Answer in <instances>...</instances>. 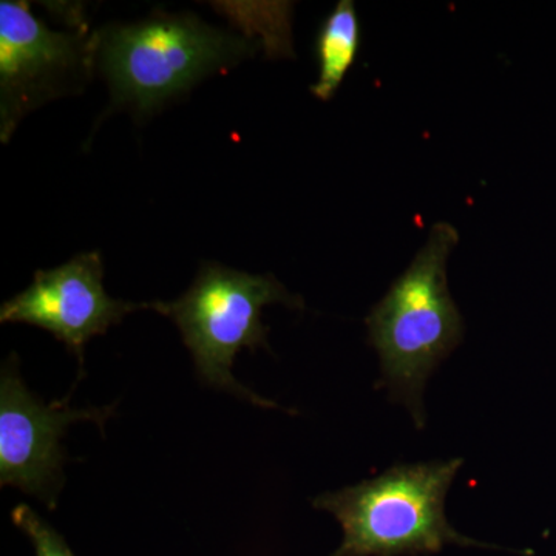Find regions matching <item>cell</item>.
<instances>
[{"instance_id":"3","label":"cell","mask_w":556,"mask_h":556,"mask_svg":"<svg viewBox=\"0 0 556 556\" xmlns=\"http://www.w3.org/2000/svg\"><path fill=\"white\" fill-rule=\"evenodd\" d=\"M251 43L193 14L155 13L93 35L94 68L108 80L113 108L149 115L200 80L232 68Z\"/></svg>"},{"instance_id":"1","label":"cell","mask_w":556,"mask_h":556,"mask_svg":"<svg viewBox=\"0 0 556 556\" xmlns=\"http://www.w3.org/2000/svg\"><path fill=\"white\" fill-rule=\"evenodd\" d=\"M459 236L448 223L430 230L426 247L365 318L380 361L379 388L426 427L424 391L431 372L464 339V320L448 291L447 260Z\"/></svg>"},{"instance_id":"8","label":"cell","mask_w":556,"mask_h":556,"mask_svg":"<svg viewBox=\"0 0 556 556\" xmlns=\"http://www.w3.org/2000/svg\"><path fill=\"white\" fill-rule=\"evenodd\" d=\"M361 47V24L351 0H340L321 24L317 35L318 79L311 87L314 97L329 101L353 67Z\"/></svg>"},{"instance_id":"7","label":"cell","mask_w":556,"mask_h":556,"mask_svg":"<svg viewBox=\"0 0 556 556\" xmlns=\"http://www.w3.org/2000/svg\"><path fill=\"white\" fill-rule=\"evenodd\" d=\"M102 278L100 252H86L58 268L38 270L30 287L3 303L0 321L46 329L83 365L84 348L91 338L105 334L127 314L150 308V303L110 298Z\"/></svg>"},{"instance_id":"2","label":"cell","mask_w":556,"mask_h":556,"mask_svg":"<svg viewBox=\"0 0 556 556\" xmlns=\"http://www.w3.org/2000/svg\"><path fill=\"white\" fill-rule=\"evenodd\" d=\"M463 466L460 457L397 464L379 477L317 496L313 506L331 514L343 530L331 556H431L447 546L504 551L463 535L448 522L445 497Z\"/></svg>"},{"instance_id":"6","label":"cell","mask_w":556,"mask_h":556,"mask_svg":"<svg viewBox=\"0 0 556 556\" xmlns=\"http://www.w3.org/2000/svg\"><path fill=\"white\" fill-rule=\"evenodd\" d=\"M112 409H73L65 401L42 404L22 382L13 354L0 378V484L56 507L67 460L61 447L65 430L78 420H94L102 427Z\"/></svg>"},{"instance_id":"5","label":"cell","mask_w":556,"mask_h":556,"mask_svg":"<svg viewBox=\"0 0 556 556\" xmlns=\"http://www.w3.org/2000/svg\"><path fill=\"white\" fill-rule=\"evenodd\" d=\"M94 68L93 36L58 31L27 2H0V135L7 142L31 110L83 89Z\"/></svg>"},{"instance_id":"4","label":"cell","mask_w":556,"mask_h":556,"mask_svg":"<svg viewBox=\"0 0 556 556\" xmlns=\"http://www.w3.org/2000/svg\"><path fill=\"white\" fill-rule=\"evenodd\" d=\"M274 303L294 309L305 306L302 298L291 294L270 274L254 276L218 263H204L186 294L174 302L150 303V309L177 324L204 383L260 407L278 408L241 386L232 375L241 348H269V328L263 325L262 309Z\"/></svg>"},{"instance_id":"9","label":"cell","mask_w":556,"mask_h":556,"mask_svg":"<svg viewBox=\"0 0 556 556\" xmlns=\"http://www.w3.org/2000/svg\"><path fill=\"white\" fill-rule=\"evenodd\" d=\"M14 525L30 538L36 556H76L65 543L64 538L33 510L31 507L17 506L11 514Z\"/></svg>"}]
</instances>
